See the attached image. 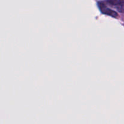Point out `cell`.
<instances>
[{"label": "cell", "instance_id": "6da1fadb", "mask_svg": "<svg viewBox=\"0 0 124 124\" xmlns=\"http://www.w3.org/2000/svg\"><path fill=\"white\" fill-rule=\"evenodd\" d=\"M102 12H104V13H105V14H107L108 15L116 17L117 16V13L115 12H114L112 10H110L109 8H107L105 10H102Z\"/></svg>", "mask_w": 124, "mask_h": 124}]
</instances>
